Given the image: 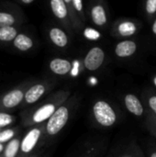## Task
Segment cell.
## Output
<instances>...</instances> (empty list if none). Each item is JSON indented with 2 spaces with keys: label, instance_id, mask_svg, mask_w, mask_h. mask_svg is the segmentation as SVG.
<instances>
[{
  "label": "cell",
  "instance_id": "5",
  "mask_svg": "<svg viewBox=\"0 0 156 157\" xmlns=\"http://www.w3.org/2000/svg\"><path fill=\"white\" fill-rule=\"evenodd\" d=\"M137 45L133 40H123L117 44L115 48V53L119 57H129L135 53Z\"/></svg>",
  "mask_w": 156,
  "mask_h": 157
},
{
  "label": "cell",
  "instance_id": "15",
  "mask_svg": "<svg viewBox=\"0 0 156 157\" xmlns=\"http://www.w3.org/2000/svg\"><path fill=\"white\" fill-rule=\"evenodd\" d=\"M137 27L132 21H122L118 26V32L122 37H131L136 33Z\"/></svg>",
  "mask_w": 156,
  "mask_h": 157
},
{
  "label": "cell",
  "instance_id": "11",
  "mask_svg": "<svg viewBox=\"0 0 156 157\" xmlns=\"http://www.w3.org/2000/svg\"><path fill=\"white\" fill-rule=\"evenodd\" d=\"M91 17L97 26H104L107 23V14L101 5H96L92 7Z\"/></svg>",
  "mask_w": 156,
  "mask_h": 157
},
{
  "label": "cell",
  "instance_id": "17",
  "mask_svg": "<svg viewBox=\"0 0 156 157\" xmlns=\"http://www.w3.org/2000/svg\"><path fill=\"white\" fill-rule=\"evenodd\" d=\"M17 23L16 15L9 11L0 10V28L15 26Z\"/></svg>",
  "mask_w": 156,
  "mask_h": 157
},
{
  "label": "cell",
  "instance_id": "1",
  "mask_svg": "<svg viewBox=\"0 0 156 157\" xmlns=\"http://www.w3.org/2000/svg\"><path fill=\"white\" fill-rule=\"evenodd\" d=\"M97 121L103 126H111L116 121V114L112 108L105 101H98L94 106Z\"/></svg>",
  "mask_w": 156,
  "mask_h": 157
},
{
  "label": "cell",
  "instance_id": "2",
  "mask_svg": "<svg viewBox=\"0 0 156 157\" xmlns=\"http://www.w3.org/2000/svg\"><path fill=\"white\" fill-rule=\"evenodd\" d=\"M68 121V109L65 107L58 109L49 119L47 123V132L51 135L58 133Z\"/></svg>",
  "mask_w": 156,
  "mask_h": 157
},
{
  "label": "cell",
  "instance_id": "21",
  "mask_svg": "<svg viewBox=\"0 0 156 157\" xmlns=\"http://www.w3.org/2000/svg\"><path fill=\"white\" fill-rule=\"evenodd\" d=\"M145 9L148 14H154L156 12V0H146Z\"/></svg>",
  "mask_w": 156,
  "mask_h": 157
},
{
  "label": "cell",
  "instance_id": "18",
  "mask_svg": "<svg viewBox=\"0 0 156 157\" xmlns=\"http://www.w3.org/2000/svg\"><path fill=\"white\" fill-rule=\"evenodd\" d=\"M19 148V141L17 139H14L12 141H10V143L7 144V146L6 147V151H5V156L6 157H15L16 155L17 154Z\"/></svg>",
  "mask_w": 156,
  "mask_h": 157
},
{
  "label": "cell",
  "instance_id": "24",
  "mask_svg": "<svg viewBox=\"0 0 156 157\" xmlns=\"http://www.w3.org/2000/svg\"><path fill=\"white\" fill-rule=\"evenodd\" d=\"M71 71H72V75L73 76H76L78 75V72H79V62L78 61L74 62V66L71 69Z\"/></svg>",
  "mask_w": 156,
  "mask_h": 157
},
{
  "label": "cell",
  "instance_id": "32",
  "mask_svg": "<svg viewBox=\"0 0 156 157\" xmlns=\"http://www.w3.org/2000/svg\"><path fill=\"white\" fill-rule=\"evenodd\" d=\"M154 84H155V86H156V76L154 77Z\"/></svg>",
  "mask_w": 156,
  "mask_h": 157
},
{
  "label": "cell",
  "instance_id": "28",
  "mask_svg": "<svg viewBox=\"0 0 156 157\" xmlns=\"http://www.w3.org/2000/svg\"><path fill=\"white\" fill-rule=\"evenodd\" d=\"M90 82H91L92 85H96V84L97 83V78H95V77H91V78H90Z\"/></svg>",
  "mask_w": 156,
  "mask_h": 157
},
{
  "label": "cell",
  "instance_id": "10",
  "mask_svg": "<svg viewBox=\"0 0 156 157\" xmlns=\"http://www.w3.org/2000/svg\"><path fill=\"white\" fill-rule=\"evenodd\" d=\"M51 9L53 15L59 19H64L67 17L68 9L64 0H50Z\"/></svg>",
  "mask_w": 156,
  "mask_h": 157
},
{
  "label": "cell",
  "instance_id": "9",
  "mask_svg": "<svg viewBox=\"0 0 156 157\" xmlns=\"http://www.w3.org/2000/svg\"><path fill=\"white\" fill-rule=\"evenodd\" d=\"M24 95L21 90L15 89L7 93L4 98H3V105L6 108H14L17 106L23 99Z\"/></svg>",
  "mask_w": 156,
  "mask_h": 157
},
{
  "label": "cell",
  "instance_id": "19",
  "mask_svg": "<svg viewBox=\"0 0 156 157\" xmlns=\"http://www.w3.org/2000/svg\"><path fill=\"white\" fill-rule=\"evenodd\" d=\"M83 34H84V37L89 40H97L101 37V34L97 29H93V28H89V27L86 28L84 29Z\"/></svg>",
  "mask_w": 156,
  "mask_h": 157
},
{
  "label": "cell",
  "instance_id": "22",
  "mask_svg": "<svg viewBox=\"0 0 156 157\" xmlns=\"http://www.w3.org/2000/svg\"><path fill=\"white\" fill-rule=\"evenodd\" d=\"M12 122V117L6 113H0V127H5Z\"/></svg>",
  "mask_w": 156,
  "mask_h": 157
},
{
  "label": "cell",
  "instance_id": "29",
  "mask_svg": "<svg viewBox=\"0 0 156 157\" xmlns=\"http://www.w3.org/2000/svg\"><path fill=\"white\" fill-rule=\"evenodd\" d=\"M4 149V146H3V144H0V153L2 152V150Z\"/></svg>",
  "mask_w": 156,
  "mask_h": 157
},
{
  "label": "cell",
  "instance_id": "20",
  "mask_svg": "<svg viewBox=\"0 0 156 157\" xmlns=\"http://www.w3.org/2000/svg\"><path fill=\"white\" fill-rule=\"evenodd\" d=\"M13 136H14V131L12 130H6L4 132H0V144L9 141L10 139H12Z\"/></svg>",
  "mask_w": 156,
  "mask_h": 157
},
{
  "label": "cell",
  "instance_id": "8",
  "mask_svg": "<svg viewBox=\"0 0 156 157\" xmlns=\"http://www.w3.org/2000/svg\"><path fill=\"white\" fill-rule=\"evenodd\" d=\"M13 46L20 52H27L33 47V40L25 33H18L12 41Z\"/></svg>",
  "mask_w": 156,
  "mask_h": 157
},
{
  "label": "cell",
  "instance_id": "16",
  "mask_svg": "<svg viewBox=\"0 0 156 157\" xmlns=\"http://www.w3.org/2000/svg\"><path fill=\"white\" fill-rule=\"evenodd\" d=\"M18 31L15 26L10 27H1L0 28V41L1 42H10L15 40L17 36Z\"/></svg>",
  "mask_w": 156,
  "mask_h": 157
},
{
  "label": "cell",
  "instance_id": "31",
  "mask_svg": "<svg viewBox=\"0 0 156 157\" xmlns=\"http://www.w3.org/2000/svg\"><path fill=\"white\" fill-rule=\"evenodd\" d=\"M151 157H156V153H154V154H153V155Z\"/></svg>",
  "mask_w": 156,
  "mask_h": 157
},
{
  "label": "cell",
  "instance_id": "14",
  "mask_svg": "<svg viewBox=\"0 0 156 157\" xmlns=\"http://www.w3.org/2000/svg\"><path fill=\"white\" fill-rule=\"evenodd\" d=\"M125 103H126L128 109L134 115L141 116L143 114V106H142L141 102L139 101V99L135 96L127 95L125 98Z\"/></svg>",
  "mask_w": 156,
  "mask_h": 157
},
{
  "label": "cell",
  "instance_id": "27",
  "mask_svg": "<svg viewBox=\"0 0 156 157\" xmlns=\"http://www.w3.org/2000/svg\"><path fill=\"white\" fill-rule=\"evenodd\" d=\"M152 30H153L154 34H155V35H156V19L154 20V24H153V27H152Z\"/></svg>",
  "mask_w": 156,
  "mask_h": 157
},
{
  "label": "cell",
  "instance_id": "23",
  "mask_svg": "<svg viewBox=\"0 0 156 157\" xmlns=\"http://www.w3.org/2000/svg\"><path fill=\"white\" fill-rule=\"evenodd\" d=\"M72 4L77 12H81L83 10V0H72Z\"/></svg>",
  "mask_w": 156,
  "mask_h": 157
},
{
  "label": "cell",
  "instance_id": "30",
  "mask_svg": "<svg viewBox=\"0 0 156 157\" xmlns=\"http://www.w3.org/2000/svg\"><path fill=\"white\" fill-rule=\"evenodd\" d=\"M65 1V3L66 4H70V3H72V0H64Z\"/></svg>",
  "mask_w": 156,
  "mask_h": 157
},
{
  "label": "cell",
  "instance_id": "26",
  "mask_svg": "<svg viewBox=\"0 0 156 157\" xmlns=\"http://www.w3.org/2000/svg\"><path fill=\"white\" fill-rule=\"evenodd\" d=\"M35 0H20V2L21 3H23V4H25V5H29V4H31L32 2H34Z\"/></svg>",
  "mask_w": 156,
  "mask_h": 157
},
{
  "label": "cell",
  "instance_id": "12",
  "mask_svg": "<svg viewBox=\"0 0 156 157\" xmlns=\"http://www.w3.org/2000/svg\"><path fill=\"white\" fill-rule=\"evenodd\" d=\"M55 112V108L52 104H47L40 108L33 115V121L35 122H41L47 119H50Z\"/></svg>",
  "mask_w": 156,
  "mask_h": 157
},
{
  "label": "cell",
  "instance_id": "7",
  "mask_svg": "<svg viewBox=\"0 0 156 157\" xmlns=\"http://www.w3.org/2000/svg\"><path fill=\"white\" fill-rule=\"evenodd\" d=\"M50 69L56 75H66L69 73L72 69V64L69 61L61 59V58H55L51 61L50 63Z\"/></svg>",
  "mask_w": 156,
  "mask_h": 157
},
{
  "label": "cell",
  "instance_id": "4",
  "mask_svg": "<svg viewBox=\"0 0 156 157\" xmlns=\"http://www.w3.org/2000/svg\"><path fill=\"white\" fill-rule=\"evenodd\" d=\"M40 136V131L39 129H33L28 132L21 142V151L23 153H29L36 145Z\"/></svg>",
  "mask_w": 156,
  "mask_h": 157
},
{
  "label": "cell",
  "instance_id": "3",
  "mask_svg": "<svg viewBox=\"0 0 156 157\" xmlns=\"http://www.w3.org/2000/svg\"><path fill=\"white\" fill-rule=\"evenodd\" d=\"M105 53L104 51L99 47L92 48L85 58V66L90 71L98 69L104 62Z\"/></svg>",
  "mask_w": 156,
  "mask_h": 157
},
{
  "label": "cell",
  "instance_id": "13",
  "mask_svg": "<svg viewBox=\"0 0 156 157\" xmlns=\"http://www.w3.org/2000/svg\"><path fill=\"white\" fill-rule=\"evenodd\" d=\"M44 91H45V87L42 85L40 84L35 85L27 91V93L25 94V99L28 103L32 104L39 100V98L43 95Z\"/></svg>",
  "mask_w": 156,
  "mask_h": 157
},
{
  "label": "cell",
  "instance_id": "6",
  "mask_svg": "<svg viewBox=\"0 0 156 157\" xmlns=\"http://www.w3.org/2000/svg\"><path fill=\"white\" fill-rule=\"evenodd\" d=\"M49 38L51 42L57 47L63 48L68 43V37L66 33L59 28H51L49 31Z\"/></svg>",
  "mask_w": 156,
  "mask_h": 157
},
{
  "label": "cell",
  "instance_id": "25",
  "mask_svg": "<svg viewBox=\"0 0 156 157\" xmlns=\"http://www.w3.org/2000/svg\"><path fill=\"white\" fill-rule=\"evenodd\" d=\"M149 104H150V107L152 108V109L156 113V97H152L150 98Z\"/></svg>",
  "mask_w": 156,
  "mask_h": 157
}]
</instances>
